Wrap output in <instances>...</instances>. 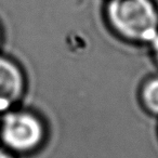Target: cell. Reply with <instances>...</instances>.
<instances>
[{"mask_svg": "<svg viewBox=\"0 0 158 158\" xmlns=\"http://www.w3.org/2000/svg\"><path fill=\"white\" fill-rule=\"evenodd\" d=\"M107 20L120 37L133 42H152L158 34V10L152 0H110Z\"/></svg>", "mask_w": 158, "mask_h": 158, "instance_id": "6da1fadb", "label": "cell"}, {"mask_svg": "<svg viewBox=\"0 0 158 158\" xmlns=\"http://www.w3.org/2000/svg\"><path fill=\"white\" fill-rule=\"evenodd\" d=\"M0 135L8 149L16 154L35 153L42 146L47 136L44 121L27 110L7 113L3 117Z\"/></svg>", "mask_w": 158, "mask_h": 158, "instance_id": "7a4b0ae2", "label": "cell"}, {"mask_svg": "<svg viewBox=\"0 0 158 158\" xmlns=\"http://www.w3.org/2000/svg\"><path fill=\"white\" fill-rule=\"evenodd\" d=\"M25 79L13 61L0 56V113L9 110L24 93Z\"/></svg>", "mask_w": 158, "mask_h": 158, "instance_id": "3957f363", "label": "cell"}, {"mask_svg": "<svg viewBox=\"0 0 158 158\" xmlns=\"http://www.w3.org/2000/svg\"><path fill=\"white\" fill-rule=\"evenodd\" d=\"M141 100L147 112L158 116V77L145 82L141 91Z\"/></svg>", "mask_w": 158, "mask_h": 158, "instance_id": "277c9868", "label": "cell"}, {"mask_svg": "<svg viewBox=\"0 0 158 158\" xmlns=\"http://www.w3.org/2000/svg\"><path fill=\"white\" fill-rule=\"evenodd\" d=\"M0 158H16V156L14 155L13 152H11L10 149L6 148H1L0 147Z\"/></svg>", "mask_w": 158, "mask_h": 158, "instance_id": "5b68a950", "label": "cell"}, {"mask_svg": "<svg viewBox=\"0 0 158 158\" xmlns=\"http://www.w3.org/2000/svg\"><path fill=\"white\" fill-rule=\"evenodd\" d=\"M151 44H152V48H153L154 55H155V59L157 60V62H158V34L156 35V37L154 38Z\"/></svg>", "mask_w": 158, "mask_h": 158, "instance_id": "8992f818", "label": "cell"}, {"mask_svg": "<svg viewBox=\"0 0 158 158\" xmlns=\"http://www.w3.org/2000/svg\"><path fill=\"white\" fill-rule=\"evenodd\" d=\"M0 38H1V34H0Z\"/></svg>", "mask_w": 158, "mask_h": 158, "instance_id": "52a82bcc", "label": "cell"}]
</instances>
